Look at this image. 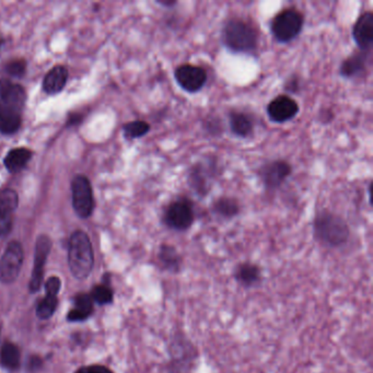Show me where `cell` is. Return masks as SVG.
Listing matches in <instances>:
<instances>
[{
	"label": "cell",
	"instance_id": "cell-26",
	"mask_svg": "<svg viewBox=\"0 0 373 373\" xmlns=\"http://www.w3.org/2000/svg\"><path fill=\"white\" fill-rule=\"evenodd\" d=\"M0 363L5 368L15 370L20 363V352L18 348L11 343H5L0 350Z\"/></svg>",
	"mask_w": 373,
	"mask_h": 373
},
{
	"label": "cell",
	"instance_id": "cell-7",
	"mask_svg": "<svg viewBox=\"0 0 373 373\" xmlns=\"http://www.w3.org/2000/svg\"><path fill=\"white\" fill-rule=\"evenodd\" d=\"M174 78L181 89L188 93H197L207 82V73L201 66L183 64L175 68Z\"/></svg>",
	"mask_w": 373,
	"mask_h": 373
},
{
	"label": "cell",
	"instance_id": "cell-35",
	"mask_svg": "<svg viewBox=\"0 0 373 373\" xmlns=\"http://www.w3.org/2000/svg\"><path fill=\"white\" fill-rule=\"evenodd\" d=\"M10 84V81L7 80V79H0V104H1L3 95H5L6 91H7Z\"/></svg>",
	"mask_w": 373,
	"mask_h": 373
},
{
	"label": "cell",
	"instance_id": "cell-14",
	"mask_svg": "<svg viewBox=\"0 0 373 373\" xmlns=\"http://www.w3.org/2000/svg\"><path fill=\"white\" fill-rule=\"evenodd\" d=\"M352 39L361 52L371 53L373 45V12L365 11L352 26Z\"/></svg>",
	"mask_w": 373,
	"mask_h": 373
},
{
	"label": "cell",
	"instance_id": "cell-5",
	"mask_svg": "<svg viewBox=\"0 0 373 373\" xmlns=\"http://www.w3.org/2000/svg\"><path fill=\"white\" fill-rule=\"evenodd\" d=\"M162 220L165 227L173 231H186L193 226L195 220L193 203L186 197H180L171 201L165 209Z\"/></svg>",
	"mask_w": 373,
	"mask_h": 373
},
{
	"label": "cell",
	"instance_id": "cell-2",
	"mask_svg": "<svg viewBox=\"0 0 373 373\" xmlns=\"http://www.w3.org/2000/svg\"><path fill=\"white\" fill-rule=\"evenodd\" d=\"M313 235L322 246L336 248L348 242L350 229L344 218L329 210H323L314 218Z\"/></svg>",
	"mask_w": 373,
	"mask_h": 373
},
{
	"label": "cell",
	"instance_id": "cell-20",
	"mask_svg": "<svg viewBox=\"0 0 373 373\" xmlns=\"http://www.w3.org/2000/svg\"><path fill=\"white\" fill-rule=\"evenodd\" d=\"M68 79L67 68L64 66H56L52 68L44 80H43V89L46 93L55 94L62 91L66 86Z\"/></svg>",
	"mask_w": 373,
	"mask_h": 373
},
{
	"label": "cell",
	"instance_id": "cell-18",
	"mask_svg": "<svg viewBox=\"0 0 373 373\" xmlns=\"http://www.w3.org/2000/svg\"><path fill=\"white\" fill-rule=\"evenodd\" d=\"M230 131L239 138H248L254 131V123L250 115L240 111H233L229 114Z\"/></svg>",
	"mask_w": 373,
	"mask_h": 373
},
{
	"label": "cell",
	"instance_id": "cell-12",
	"mask_svg": "<svg viewBox=\"0 0 373 373\" xmlns=\"http://www.w3.org/2000/svg\"><path fill=\"white\" fill-rule=\"evenodd\" d=\"M216 165H205L197 162L190 169L188 172V185L199 197H205L210 191V180L215 178Z\"/></svg>",
	"mask_w": 373,
	"mask_h": 373
},
{
	"label": "cell",
	"instance_id": "cell-34",
	"mask_svg": "<svg viewBox=\"0 0 373 373\" xmlns=\"http://www.w3.org/2000/svg\"><path fill=\"white\" fill-rule=\"evenodd\" d=\"M76 373H113L110 369L103 365H92V367H84L79 369Z\"/></svg>",
	"mask_w": 373,
	"mask_h": 373
},
{
	"label": "cell",
	"instance_id": "cell-36",
	"mask_svg": "<svg viewBox=\"0 0 373 373\" xmlns=\"http://www.w3.org/2000/svg\"><path fill=\"white\" fill-rule=\"evenodd\" d=\"M157 3L162 7H165V8H173L174 6L178 5V1H175V0H158Z\"/></svg>",
	"mask_w": 373,
	"mask_h": 373
},
{
	"label": "cell",
	"instance_id": "cell-22",
	"mask_svg": "<svg viewBox=\"0 0 373 373\" xmlns=\"http://www.w3.org/2000/svg\"><path fill=\"white\" fill-rule=\"evenodd\" d=\"M241 206L233 197L222 196L212 203V212L222 219H233L240 214Z\"/></svg>",
	"mask_w": 373,
	"mask_h": 373
},
{
	"label": "cell",
	"instance_id": "cell-25",
	"mask_svg": "<svg viewBox=\"0 0 373 373\" xmlns=\"http://www.w3.org/2000/svg\"><path fill=\"white\" fill-rule=\"evenodd\" d=\"M21 125V113L0 109V131L3 134H13Z\"/></svg>",
	"mask_w": 373,
	"mask_h": 373
},
{
	"label": "cell",
	"instance_id": "cell-3",
	"mask_svg": "<svg viewBox=\"0 0 373 373\" xmlns=\"http://www.w3.org/2000/svg\"><path fill=\"white\" fill-rule=\"evenodd\" d=\"M68 261L71 273L76 278L84 280L91 273L94 262L93 250L89 237L84 231H76L71 235Z\"/></svg>",
	"mask_w": 373,
	"mask_h": 373
},
{
	"label": "cell",
	"instance_id": "cell-32",
	"mask_svg": "<svg viewBox=\"0 0 373 373\" xmlns=\"http://www.w3.org/2000/svg\"><path fill=\"white\" fill-rule=\"evenodd\" d=\"M60 284L62 282L58 277H51L50 280H47L46 284H45L46 295L57 297L60 290Z\"/></svg>",
	"mask_w": 373,
	"mask_h": 373
},
{
	"label": "cell",
	"instance_id": "cell-16",
	"mask_svg": "<svg viewBox=\"0 0 373 373\" xmlns=\"http://www.w3.org/2000/svg\"><path fill=\"white\" fill-rule=\"evenodd\" d=\"M371 53L359 52L354 53L349 57L345 58L343 63L339 66V75L343 78L352 79L359 76L365 73L370 62Z\"/></svg>",
	"mask_w": 373,
	"mask_h": 373
},
{
	"label": "cell",
	"instance_id": "cell-10",
	"mask_svg": "<svg viewBox=\"0 0 373 373\" xmlns=\"http://www.w3.org/2000/svg\"><path fill=\"white\" fill-rule=\"evenodd\" d=\"M293 172V167L286 160H274L260 170V178L267 191H276Z\"/></svg>",
	"mask_w": 373,
	"mask_h": 373
},
{
	"label": "cell",
	"instance_id": "cell-31",
	"mask_svg": "<svg viewBox=\"0 0 373 373\" xmlns=\"http://www.w3.org/2000/svg\"><path fill=\"white\" fill-rule=\"evenodd\" d=\"M203 126L206 133L210 134L214 137L221 135L222 131H224L221 120L217 116L206 118V120H203Z\"/></svg>",
	"mask_w": 373,
	"mask_h": 373
},
{
	"label": "cell",
	"instance_id": "cell-1",
	"mask_svg": "<svg viewBox=\"0 0 373 373\" xmlns=\"http://www.w3.org/2000/svg\"><path fill=\"white\" fill-rule=\"evenodd\" d=\"M259 32L239 17L228 19L221 29V43L229 52L253 55L259 50Z\"/></svg>",
	"mask_w": 373,
	"mask_h": 373
},
{
	"label": "cell",
	"instance_id": "cell-4",
	"mask_svg": "<svg viewBox=\"0 0 373 373\" xmlns=\"http://www.w3.org/2000/svg\"><path fill=\"white\" fill-rule=\"evenodd\" d=\"M304 26V17L295 7H289L275 15L271 21V32L277 42H293L300 35Z\"/></svg>",
	"mask_w": 373,
	"mask_h": 373
},
{
	"label": "cell",
	"instance_id": "cell-6",
	"mask_svg": "<svg viewBox=\"0 0 373 373\" xmlns=\"http://www.w3.org/2000/svg\"><path fill=\"white\" fill-rule=\"evenodd\" d=\"M171 361L167 365L169 373H191L199 352L184 336H175L172 345Z\"/></svg>",
	"mask_w": 373,
	"mask_h": 373
},
{
	"label": "cell",
	"instance_id": "cell-37",
	"mask_svg": "<svg viewBox=\"0 0 373 373\" xmlns=\"http://www.w3.org/2000/svg\"><path fill=\"white\" fill-rule=\"evenodd\" d=\"M41 365H42V361H39L37 357L33 358V359H31V361H30V367H31V369L33 371H37Z\"/></svg>",
	"mask_w": 373,
	"mask_h": 373
},
{
	"label": "cell",
	"instance_id": "cell-8",
	"mask_svg": "<svg viewBox=\"0 0 373 373\" xmlns=\"http://www.w3.org/2000/svg\"><path fill=\"white\" fill-rule=\"evenodd\" d=\"M24 263V248L16 241L9 243L0 261V280L11 284L18 278Z\"/></svg>",
	"mask_w": 373,
	"mask_h": 373
},
{
	"label": "cell",
	"instance_id": "cell-9",
	"mask_svg": "<svg viewBox=\"0 0 373 373\" xmlns=\"http://www.w3.org/2000/svg\"><path fill=\"white\" fill-rule=\"evenodd\" d=\"M73 205L77 215L81 218H88L93 210V194L91 184L84 175H77L71 184Z\"/></svg>",
	"mask_w": 373,
	"mask_h": 373
},
{
	"label": "cell",
	"instance_id": "cell-24",
	"mask_svg": "<svg viewBox=\"0 0 373 373\" xmlns=\"http://www.w3.org/2000/svg\"><path fill=\"white\" fill-rule=\"evenodd\" d=\"M75 308L69 311L68 320L69 321H84L91 314L93 309V301L89 295H78L75 298Z\"/></svg>",
	"mask_w": 373,
	"mask_h": 373
},
{
	"label": "cell",
	"instance_id": "cell-33",
	"mask_svg": "<svg viewBox=\"0 0 373 373\" xmlns=\"http://www.w3.org/2000/svg\"><path fill=\"white\" fill-rule=\"evenodd\" d=\"M300 90V79L295 76L288 79L287 82L284 84V91L290 92V93H297Z\"/></svg>",
	"mask_w": 373,
	"mask_h": 373
},
{
	"label": "cell",
	"instance_id": "cell-30",
	"mask_svg": "<svg viewBox=\"0 0 373 373\" xmlns=\"http://www.w3.org/2000/svg\"><path fill=\"white\" fill-rule=\"evenodd\" d=\"M26 71V60H13L6 64L3 67V73H7L10 77L24 76Z\"/></svg>",
	"mask_w": 373,
	"mask_h": 373
},
{
	"label": "cell",
	"instance_id": "cell-23",
	"mask_svg": "<svg viewBox=\"0 0 373 373\" xmlns=\"http://www.w3.org/2000/svg\"><path fill=\"white\" fill-rule=\"evenodd\" d=\"M32 157L31 150L26 148H15L5 158V165L9 172L21 171Z\"/></svg>",
	"mask_w": 373,
	"mask_h": 373
},
{
	"label": "cell",
	"instance_id": "cell-19",
	"mask_svg": "<svg viewBox=\"0 0 373 373\" xmlns=\"http://www.w3.org/2000/svg\"><path fill=\"white\" fill-rule=\"evenodd\" d=\"M158 260H159L161 266L163 269L172 273V274H178L182 266V256L179 253L175 246L171 244L163 243L160 246L159 252H158Z\"/></svg>",
	"mask_w": 373,
	"mask_h": 373
},
{
	"label": "cell",
	"instance_id": "cell-21",
	"mask_svg": "<svg viewBox=\"0 0 373 373\" xmlns=\"http://www.w3.org/2000/svg\"><path fill=\"white\" fill-rule=\"evenodd\" d=\"M26 94L24 88L19 84L11 82L8 89L3 95V101L0 104V109H7V110L15 111V112L21 113L24 104H26Z\"/></svg>",
	"mask_w": 373,
	"mask_h": 373
},
{
	"label": "cell",
	"instance_id": "cell-13",
	"mask_svg": "<svg viewBox=\"0 0 373 373\" xmlns=\"http://www.w3.org/2000/svg\"><path fill=\"white\" fill-rule=\"evenodd\" d=\"M52 248V241L47 235H41L35 244V256H34V266L32 271L31 280H30V290L32 293L37 291L43 282L44 274V265L46 263L47 256L50 254Z\"/></svg>",
	"mask_w": 373,
	"mask_h": 373
},
{
	"label": "cell",
	"instance_id": "cell-29",
	"mask_svg": "<svg viewBox=\"0 0 373 373\" xmlns=\"http://www.w3.org/2000/svg\"><path fill=\"white\" fill-rule=\"evenodd\" d=\"M91 299L94 302L99 303V304H107V303L112 302L113 300V291L109 286H95L92 289Z\"/></svg>",
	"mask_w": 373,
	"mask_h": 373
},
{
	"label": "cell",
	"instance_id": "cell-17",
	"mask_svg": "<svg viewBox=\"0 0 373 373\" xmlns=\"http://www.w3.org/2000/svg\"><path fill=\"white\" fill-rule=\"evenodd\" d=\"M233 278L242 287L251 288L259 284L262 280V271L256 264L246 262L235 267Z\"/></svg>",
	"mask_w": 373,
	"mask_h": 373
},
{
	"label": "cell",
	"instance_id": "cell-28",
	"mask_svg": "<svg viewBox=\"0 0 373 373\" xmlns=\"http://www.w3.org/2000/svg\"><path fill=\"white\" fill-rule=\"evenodd\" d=\"M56 308H57V297L46 295V297L42 299V301L37 305V316L42 320H46L54 314Z\"/></svg>",
	"mask_w": 373,
	"mask_h": 373
},
{
	"label": "cell",
	"instance_id": "cell-15",
	"mask_svg": "<svg viewBox=\"0 0 373 373\" xmlns=\"http://www.w3.org/2000/svg\"><path fill=\"white\" fill-rule=\"evenodd\" d=\"M19 199L12 190L0 191V237L7 235L12 226V212L18 206Z\"/></svg>",
	"mask_w": 373,
	"mask_h": 373
},
{
	"label": "cell",
	"instance_id": "cell-27",
	"mask_svg": "<svg viewBox=\"0 0 373 373\" xmlns=\"http://www.w3.org/2000/svg\"><path fill=\"white\" fill-rule=\"evenodd\" d=\"M123 131L127 139L140 138L149 133L150 125L145 120H134V122L125 124Z\"/></svg>",
	"mask_w": 373,
	"mask_h": 373
},
{
	"label": "cell",
	"instance_id": "cell-38",
	"mask_svg": "<svg viewBox=\"0 0 373 373\" xmlns=\"http://www.w3.org/2000/svg\"><path fill=\"white\" fill-rule=\"evenodd\" d=\"M1 45H3V39L0 37V46H1Z\"/></svg>",
	"mask_w": 373,
	"mask_h": 373
},
{
	"label": "cell",
	"instance_id": "cell-11",
	"mask_svg": "<svg viewBox=\"0 0 373 373\" xmlns=\"http://www.w3.org/2000/svg\"><path fill=\"white\" fill-rule=\"evenodd\" d=\"M299 104L287 94H280L267 105V116L273 123L284 124L293 120L299 113Z\"/></svg>",
	"mask_w": 373,
	"mask_h": 373
}]
</instances>
